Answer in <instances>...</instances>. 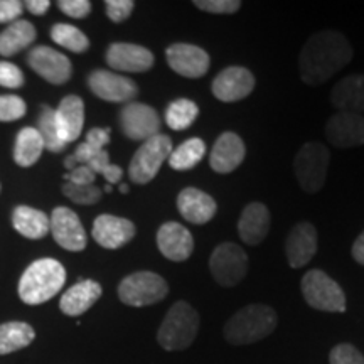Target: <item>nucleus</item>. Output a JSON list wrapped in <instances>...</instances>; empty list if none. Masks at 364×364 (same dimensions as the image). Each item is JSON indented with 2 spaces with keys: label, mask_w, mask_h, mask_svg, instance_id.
<instances>
[{
  "label": "nucleus",
  "mask_w": 364,
  "mask_h": 364,
  "mask_svg": "<svg viewBox=\"0 0 364 364\" xmlns=\"http://www.w3.org/2000/svg\"><path fill=\"white\" fill-rule=\"evenodd\" d=\"M353 59V48L338 31L312 34L299 54V71L304 83L317 86L331 80Z\"/></svg>",
  "instance_id": "obj_1"
},
{
  "label": "nucleus",
  "mask_w": 364,
  "mask_h": 364,
  "mask_svg": "<svg viewBox=\"0 0 364 364\" xmlns=\"http://www.w3.org/2000/svg\"><path fill=\"white\" fill-rule=\"evenodd\" d=\"M66 270L54 258H41L27 267L19 280V297L27 306L48 302L65 287Z\"/></svg>",
  "instance_id": "obj_2"
},
{
  "label": "nucleus",
  "mask_w": 364,
  "mask_h": 364,
  "mask_svg": "<svg viewBox=\"0 0 364 364\" xmlns=\"http://www.w3.org/2000/svg\"><path fill=\"white\" fill-rule=\"evenodd\" d=\"M277 327V312L265 304L240 309L225 326V338L233 346L253 344L268 338Z\"/></svg>",
  "instance_id": "obj_3"
},
{
  "label": "nucleus",
  "mask_w": 364,
  "mask_h": 364,
  "mask_svg": "<svg viewBox=\"0 0 364 364\" xmlns=\"http://www.w3.org/2000/svg\"><path fill=\"white\" fill-rule=\"evenodd\" d=\"M199 331V316L196 309L179 300L169 309L157 332V341L166 351H182L194 343Z\"/></svg>",
  "instance_id": "obj_4"
},
{
  "label": "nucleus",
  "mask_w": 364,
  "mask_h": 364,
  "mask_svg": "<svg viewBox=\"0 0 364 364\" xmlns=\"http://www.w3.org/2000/svg\"><path fill=\"white\" fill-rule=\"evenodd\" d=\"M331 154L326 145L307 142L299 149L294 159V172L299 186L306 193H318L324 188Z\"/></svg>",
  "instance_id": "obj_5"
},
{
  "label": "nucleus",
  "mask_w": 364,
  "mask_h": 364,
  "mask_svg": "<svg viewBox=\"0 0 364 364\" xmlns=\"http://www.w3.org/2000/svg\"><path fill=\"white\" fill-rule=\"evenodd\" d=\"M169 294V285L164 277L154 272H135L125 277L118 285V297L125 306H154Z\"/></svg>",
  "instance_id": "obj_6"
},
{
  "label": "nucleus",
  "mask_w": 364,
  "mask_h": 364,
  "mask_svg": "<svg viewBox=\"0 0 364 364\" xmlns=\"http://www.w3.org/2000/svg\"><path fill=\"white\" fill-rule=\"evenodd\" d=\"M172 152V140L169 135L159 134L145 140L132 157L129 177L135 184H149L161 171L164 162L169 161Z\"/></svg>",
  "instance_id": "obj_7"
},
{
  "label": "nucleus",
  "mask_w": 364,
  "mask_h": 364,
  "mask_svg": "<svg viewBox=\"0 0 364 364\" xmlns=\"http://www.w3.org/2000/svg\"><path fill=\"white\" fill-rule=\"evenodd\" d=\"M302 295L306 302L316 311L322 312H344L346 295L336 280L326 272L309 270L302 279Z\"/></svg>",
  "instance_id": "obj_8"
},
{
  "label": "nucleus",
  "mask_w": 364,
  "mask_h": 364,
  "mask_svg": "<svg viewBox=\"0 0 364 364\" xmlns=\"http://www.w3.org/2000/svg\"><path fill=\"white\" fill-rule=\"evenodd\" d=\"M213 279L221 287H235L247 277L248 255L235 243H221L209 258Z\"/></svg>",
  "instance_id": "obj_9"
},
{
  "label": "nucleus",
  "mask_w": 364,
  "mask_h": 364,
  "mask_svg": "<svg viewBox=\"0 0 364 364\" xmlns=\"http://www.w3.org/2000/svg\"><path fill=\"white\" fill-rule=\"evenodd\" d=\"M161 117L156 108L149 105L132 102L120 112V127L127 139L135 142H145L161 134Z\"/></svg>",
  "instance_id": "obj_10"
},
{
  "label": "nucleus",
  "mask_w": 364,
  "mask_h": 364,
  "mask_svg": "<svg viewBox=\"0 0 364 364\" xmlns=\"http://www.w3.org/2000/svg\"><path fill=\"white\" fill-rule=\"evenodd\" d=\"M88 88L95 97L110 103H132L139 97V86L134 80L107 70L91 73Z\"/></svg>",
  "instance_id": "obj_11"
},
{
  "label": "nucleus",
  "mask_w": 364,
  "mask_h": 364,
  "mask_svg": "<svg viewBox=\"0 0 364 364\" xmlns=\"http://www.w3.org/2000/svg\"><path fill=\"white\" fill-rule=\"evenodd\" d=\"M27 63L41 78L51 85H65L73 75L70 59L49 46H38V48L31 49Z\"/></svg>",
  "instance_id": "obj_12"
},
{
  "label": "nucleus",
  "mask_w": 364,
  "mask_h": 364,
  "mask_svg": "<svg viewBox=\"0 0 364 364\" xmlns=\"http://www.w3.org/2000/svg\"><path fill=\"white\" fill-rule=\"evenodd\" d=\"M166 58L172 71L191 80L203 78L211 65L209 54L203 48L186 43L171 44L166 51Z\"/></svg>",
  "instance_id": "obj_13"
},
{
  "label": "nucleus",
  "mask_w": 364,
  "mask_h": 364,
  "mask_svg": "<svg viewBox=\"0 0 364 364\" xmlns=\"http://www.w3.org/2000/svg\"><path fill=\"white\" fill-rule=\"evenodd\" d=\"M49 223H51L54 241L59 247L68 252H83L86 248L88 238H86L85 228L81 225L78 215L70 208L59 206L54 209Z\"/></svg>",
  "instance_id": "obj_14"
},
{
  "label": "nucleus",
  "mask_w": 364,
  "mask_h": 364,
  "mask_svg": "<svg viewBox=\"0 0 364 364\" xmlns=\"http://www.w3.org/2000/svg\"><path fill=\"white\" fill-rule=\"evenodd\" d=\"M255 88V76L243 66H230L223 70L213 80V95L225 103H235L252 95Z\"/></svg>",
  "instance_id": "obj_15"
},
{
  "label": "nucleus",
  "mask_w": 364,
  "mask_h": 364,
  "mask_svg": "<svg viewBox=\"0 0 364 364\" xmlns=\"http://www.w3.org/2000/svg\"><path fill=\"white\" fill-rule=\"evenodd\" d=\"M327 142L338 149H353L364 145V117L358 113L338 112L326 124Z\"/></svg>",
  "instance_id": "obj_16"
},
{
  "label": "nucleus",
  "mask_w": 364,
  "mask_h": 364,
  "mask_svg": "<svg viewBox=\"0 0 364 364\" xmlns=\"http://www.w3.org/2000/svg\"><path fill=\"white\" fill-rule=\"evenodd\" d=\"M112 70L122 73H145L156 65V58L147 48L130 43H113L107 51Z\"/></svg>",
  "instance_id": "obj_17"
},
{
  "label": "nucleus",
  "mask_w": 364,
  "mask_h": 364,
  "mask_svg": "<svg viewBox=\"0 0 364 364\" xmlns=\"http://www.w3.org/2000/svg\"><path fill=\"white\" fill-rule=\"evenodd\" d=\"M157 247L167 260L186 262L194 252V238L184 225L167 221L157 231Z\"/></svg>",
  "instance_id": "obj_18"
},
{
  "label": "nucleus",
  "mask_w": 364,
  "mask_h": 364,
  "mask_svg": "<svg viewBox=\"0 0 364 364\" xmlns=\"http://www.w3.org/2000/svg\"><path fill=\"white\" fill-rule=\"evenodd\" d=\"M247 156V147L243 140L235 132H225L218 136V140L213 145L211 156H209V166L218 174H230L238 169L241 162Z\"/></svg>",
  "instance_id": "obj_19"
},
{
  "label": "nucleus",
  "mask_w": 364,
  "mask_h": 364,
  "mask_svg": "<svg viewBox=\"0 0 364 364\" xmlns=\"http://www.w3.org/2000/svg\"><path fill=\"white\" fill-rule=\"evenodd\" d=\"M135 225L127 218L113 215H100L93 223V238L100 247L118 250L134 240Z\"/></svg>",
  "instance_id": "obj_20"
},
{
  "label": "nucleus",
  "mask_w": 364,
  "mask_h": 364,
  "mask_svg": "<svg viewBox=\"0 0 364 364\" xmlns=\"http://www.w3.org/2000/svg\"><path fill=\"white\" fill-rule=\"evenodd\" d=\"M317 253V230L307 221L292 228L285 243L287 262L292 268H302Z\"/></svg>",
  "instance_id": "obj_21"
},
{
  "label": "nucleus",
  "mask_w": 364,
  "mask_h": 364,
  "mask_svg": "<svg viewBox=\"0 0 364 364\" xmlns=\"http://www.w3.org/2000/svg\"><path fill=\"white\" fill-rule=\"evenodd\" d=\"M177 209L186 221L193 225H206L216 216L218 204L201 189L184 188L177 196Z\"/></svg>",
  "instance_id": "obj_22"
},
{
  "label": "nucleus",
  "mask_w": 364,
  "mask_h": 364,
  "mask_svg": "<svg viewBox=\"0 0 364 364\" xmlns=\"http://www.w3.org/2000/svg\"><path fill=\"white\" fill-rule=\"evenodd\" d=\"M59 136L66 145L80 139L85 125V103L76 95H68L54 110Z\"/></svg>",
  "instance_id": "obj_23"
},
{
  "label": "nucleus",
  "mask_w": 364,
  "mask_h": 364,
  "mask_svg": "<svg viewBox=\"0 0 364 364\" xmlns=\"http://www.w3.org/2000/svg\"><path fill=\"white\" fill-rule=\"evenodd\" d=\"M103 289L98 282L95 280H80L63 294L61 300H59V309L63 314L70 317H80L83 316L86 311H90L98 299L102 297Z\"/></svg>",
  "instance_id": "obj_24"
},
{
  "label": "nucleus",
  "mask_w": 364,
  "mask_h": 364,
  "mask_svg": "<svg viewBox=\"0 0 364 364\" xmlns=\"http://www.w3.org/2000/svg\"><path fill=\"white\" fill-rule=\"evenodd\" d=\"M270 231V211L265 204L250 203L238 221L240 238L247 245H260Z\"/></svg>",
  "instance_id": "obj_25"
},
{
  "label": "nucleus",
  "mask_w": 364,
  "mask_h": 364,
  "mask_svg": "<svg viewBox=\"0 0 364 364\" xmlns=\"http://www.w3.org/2000/svg\"><path fill=\"white\" fill-rule=\"evenodd\" d=\"M332 107L339 112L364 113V75H353L341 80L331 91Z\"/></svg>",
  "instance_id": "obj_26"
},
{
  "label": "nucleus",
  "mask_w": 364,
  "mask_h": 364,
  "mask_svg": "<svg viewBox=\"0 0 364 364\" xmlns=\"http://www.w3.org/2000/svg\"><path fill=\"white\" fill-rule=\"evenodd\" d=\"M12 226L21 236L29 240H43L51 231L49 218L39 209L17 206L12 213Z\"/></svg>",
  "instance_id": "obj_27"
},
{
  "label": "nucleus",
  "mask_w": 364,
  "mask_h": 364,
  "mask_svg": "<svg viewBox=\"0 0 364 364\" xmlns=\"http://www.w3.org/2000/svg\"><path fill=\"white\" fill-rule=\"evenodd\" d=\"M38 38V31L29 21H16L0 33V56L11 58L29 48Z\"/></svg>",
  "instance_id": "obj_28"
},
{
  "label": "nucleus",
  "mask_w": 364,
  "mask_h": 364,
  "mask_svg": "<svg viewBox=\"0 0 364 364\" xmlns=\"http://www.w3.org/2000/svg\"><path fill=\"white\" fill-rule=\"evenodd\" d=\"M44 142L41 139L38 129L26 127L17 134L16 149H14V161L21 167H31L43 156Z\"/></svg>",
  "instance_id": "obj_29"
},
{
  "label": "nucleus",
  "mask_w": 364,
  "mask_h": 364,
  "mask_svg": "<svg viewBox=\"0 0 364 364\" xmlns=\"http://www.w3.org/2000/svg\"><path fill=\"white\" fill-rule=\"evenodd\" d=\"M36 331L27 322H6L0 326V356L21 351L33 343Z\"/></svg>",
  "instance_id": "obj_30"
},
{
  "label": "nucleus",
  "mask_w": 364,
  "mask_h": 364,
  "mask_svg": "<svg viewBox=\"0 0 364 364\" xmlns=\"http://www.w3.org/2000/svg\"><path fill=\"white\" fill-rule=\"evenodd\" d=\"M206 156V144L198 136L188 139L177 149H172L169 156V166L174 171H189L198 166Z\"/></svg>",
  "instance_id": "obj_31"
},
{
  "label": "nucleus",
  "mask_w": 364,
  "mask_h": 364,
  "mask_svg": "<svg viewBox=\"0 0 364 364\" xmlns=\"http://www.w3.org/2000/svg\"><path fill=\"white\" fill-rule=\"evenodd\" d=\"M199 115V107L193 100L179 98L169 103L166 110V124L172 130H186L194 124Z\"/></svg>",
  "instance_id": "obj_32"
},
{
  "label": "nucleus",
  "mask_w": 364,
  "mask_h": 364,
  "mask_svg": "<svg viewBox=\"0 0 364 364\" xmlns=\"http://www.w3.org/2000/svg\"><path fill=\"white\" fill-rule=\"evenodd\" d=\"M51 39L61 48H66L68 51L81 54L90 49V39L85 33H81L78 27L71 24H56L51 29Z\"/></svg>",
  "instance_id": "obj_33"
},
{
  "label": "nucleus",
  "mask_w": 364,
  "mask_h": 364,
  "mask_svg": "<svg viewBox=\"0 0 364 364\" xmlns=\"http://www.w3.org/2000/svg\"><path fill=\"white\" fill-rule=\"evenodd\" d=\"M38 132L44 142V149H48L49 152H63L65 150L66 144L59 136L54 110L51 107H48V105L41 107V115L38 118Z\"/></svg>",
  "instance_id": "obj_34"
},
{
  "label": "nucleus",
  "mask_w": 364,
  "mask_h": 364,
  "mask_svg": "<svg viewBox=\"0 0 364 364\" xmlns=\"http://www.w3.org/2000/svg\"><path fill=\"white\" fill-rule=\"evenodd\" d=\"M86 166H88L90 169L95 172V174H102L110 186L120 182L122 176H124L122 167H118V166H115V164L110 162V156H108L107 150L98 152L97 156H95L88 164H86Z\"/></svg>",
  "instance_id": "obj_35"
},
{
  "label": "nucleus",
  "mask_w": 364,
  "mask_h": 364,
  "mask_svg": "<svg viewBox=\"0 0 364 364\" xmlns=\"http://www.w3.org/2000/svg\"><path fill=\"white\" fill-rule=\"evenodd\" d=\"M63 194L66 196L68 199H71L73 203L76 204H95L102 199V189L97 188L95 184L90 186H76L71 184V182H65L63 186Z\"/></svg>",
  "instance_id": "obj_36"
},
{
  "label": "nucleus",
  "mask_w": 364,
  "mask_h": 364,
  "mask_svg": "<svg viewBox=\"0 0 364 364\" xmlns=\"http://www.w3.org/2000/svg\"><path fill=\"white\" fill-rule=\"evenodd\" d=\"M26 102L16 95L0 97V122H16L26 115Z\"/></svg>",
  "instance_id": "obj_37"
},
{
  "label": "nucleus",
  "mask_w": 364,
  "mask_h": 364,
  "mask_svg": "<svg viewBox=\"0 0 364 364\" xmlns=\"http://www.w3.org/2000/svg\"><path fill=\"white\" fill-rule=\"evenodd\" d=\"M331 364H364V356L353 344H338L329 354Z\"/></svg>",
  "instance_id": "obj_38"
},
{
  "label": "nucleus",
  "mask_w": 364,
  "mask_h": 364,
  "mask_svg": "<svg viewBox=\"0 0 364 364\" xmlns=\"http://www.w3.org/2000/svg\"><path fill=\"white\" fill-rule=\"evenodd\" d=\"M194 6L199 11L208 14H235L240 11V0H194Z\"/></svg>",
  "instance_id": "obj_39"
},
{
  "label": "nucleus",
  "mask_w": 364,
  "mask_h": 364,
  "mask_svg": "<svg viewBox=\"0 0 364 364\" xmlns=\"http://www.w3.org/2000/svg\"><path fill=\"white\" fill-rule=\"evenodd\" d=\"M135 4L132 0H107L105 9H107L108 19L113 22H124L129 19L134 12Z\"/></svg>",
  "instance_id": "obj_40"
},
{
  "label": "nucleus",
  "mask_w": 364,
  "mask_h": 364,
  "mask_svg": "<svg viewBox=\"0 0 364 364\" xmlns=\"http://www.w3.org/2000/svg\"><path fill=\"white\" fill-rule=\"evenodd\" d=\"M24 85V75L16 65L0 61V86L4 88H21Z\"/></svg>",
  "instance_id": "obj_41"
},
{
  "label": "nucleus",
  "mask_w": 364,
  "mask_h": 364,
  "mask_svg": "<svg viewBox=\"0 0 364 364\" xmlns=\"http://www.w3.org/2000/svg\"><path fill=\"white\" fill-rule=\"evenodd\" d=\"M58 7L71 19H85L91 12V2L88 0H59Z\"/></svg>",
  "instance_id": "obj_42"
},
{
  "label": "nucleus",
  "mask_w": 364,
  "mask_h": 364,
  "mask_svg": "<svg viewBox=\"0 0 364 364\" xmlns=\"http://www.w3.org/2000/svg\"><path fill=\"white\" fill-rule=\"evenodd\" d=\"M24 12V4L19 0H0V24L16 22Z\"/></svg>",
  "instance_id": "obj_43"
},
{
  "label": "nucleus",
  "mask_w": 364,
  "mask_h": 364,
  "mask_svg": "<svg viewBox=\"0 0 364 364\" xmlns=\"http://www.w3.org/2000/svg\"><path fill=\"white\" fill-rule=\"evenodd\" d=\"M63 177H65L66 182H71V184L90 186L95 182V177H97V174H95V172L91 171L88 166H76L75 169L66 172Z\"/></svg>",
  "instance_id": "obj_44"
},
{
  "label": "nucleus",
  "mask_w": 364,
  "mask_h": 364,
  "mask_svg": "<svg viewBox=\"0 0 364 364\" xmlns=\"http://www.w3.org/2000/svg\"><path fill=\"white\" fill-rule=\"evenodd\" d=\"M85 142L97 150H105V145L110 142V129H91Z\"/></svg>",
  "instance_id": "obj_45"
},
{
  "label": "nucleus",
  "mask_w": 364,
  "mask_h": 364,
  "mask_svg": "<svg viewBox=\"0 0 364 364\" xmlns=\"http://www.w3.org/2000/svg\"><path fill=\"white\" fill-rule=\"evenodd\" d=\"M24 7H27V11L34 14V16H43V14L49 11L51 2H49V0H27Z\"/></svg>",
  "instance_id": "obj_46"
},
{
  "label": "nucleus",
  "mask_w": 364,
  "mask_h": 364,
  "mask_svg": "<svg viewBox=\"0 0 364 364\" xmlns=\"http://www.w3.org/2000/svg\"><path fill=\"white\" fill-rule=\"evenodd\" d=\"M351 253L353 258L359 263V265H364V231L358 236L356 241H354Z\"/></svg>",
  "instance_id": "obj_47"
},
{
  "label": "nucleus",
  "mask_w": 364,
  "mask_h": 364,
  "mask_svg": "<svg viewBox=\"0 0 364 364\" xmlns=\"http://www.w3.org/2000/svg\"><path fill=\"white\" fill-rule=\"evenodd\" d=\"M120 193H124V194L129 193V186H127V184H120Z\"/></svg>",
  "instance_id": "obj_48"
},
{
  "label": "nucleus",
  "mask_w": 364,
  "mask_h": 364,
  "mask_svg": "<svg viewBox=\"0 0 364 364\" xmlns=\"http://www.w3.org/2000/svg\"><path fill=\"white\" fill-rule=\"evenodd\" d=\"M105 191H107V193H112V186L110 184L105 186Z\"/></svg>",
  "instance_id": "obj_49"
},
{
  "label": "nucleus",
  "mask_w": 364,
  "mask_h": 364,
  "mask_svg": "<svg viewBox=\"0 0 364 364\" xmlns=\"http://www.w3.org/2000/svg\"><path fill=\"white\" fill-rule=\"evenodd\" d=\"M0 189H2V186H0Z\"/></svg>",
  "instance_id": "obj_50"
}]
</instances>
